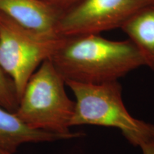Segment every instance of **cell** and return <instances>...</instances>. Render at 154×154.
I'll return each mask as SVG.
<instances>
[{
	"label": "cell",
	"mask_w": 154,
	"mask_h": 154,
	"mask_svg": "<svg viewBox=\"0 0 154 154\" xmlns=\"http://www.w3.org/2000/svg\"><path fill=\"white\" fill-rule=\"evenodd\" d=\"M65 82L100 84L119 81L145 66L130 41H113L100 34L63 36L49 58Z\"/></svg>",
	"instance_id": "cell-1"
},
{
	"label": "cell",
	"mask_w": 154,
	"mask_h": 154,
	"mask_svg": "<svg viewBox=\"0 0 154 154\" xmlns=\"http://www.w3.org/2000/svg\"><path fill=\"white\" fill-rule=\"evenodd\" d=\"M66 82L49 59L42 62L25 86L14 112L34 129L59 134L68 139L84 136L70 131L75 101L67 95Z\"/></svg>",
	"instance_id": "cell-2"
},
{
	"label": "cell",
	"mask_w": 154,
	"mask_h": 154,
	"mask_svg": "<svg viewBox=\"0 0 154 154\" xmlns=\"http://www.w3.org/2000/svg\"><path fill=\"white\" fill-rule=\"evenodd\" d=\"M65 82L75 96L71 127L92 125L117 128L131 145L138 147L154 141V125L128 112L119 81L100 84Z\"/></svg>",
	"instance_id": "cell-3"
},
{
	"label": "cell",
	"mask_w": 154,
	"mask_h": 154,
	"mask_svg": "<svg viewBox=\"0 0 154 154\" xmlns=\"http://www.w3.org/2000/svg\"><path fill=\"white\" fill-rule=\"evenodd\" d=\"M63 37L34 34L0 11V69L12 82L19 101L31 76L51 57Z\"/></svg>",
	"instance_id": "cell-4"
},
{
	"label": "cell",
	"mask_w": 154,
	"mask_h": 154,
	"mask_svg": "<svg viewBox=\"0 0 154 154\" xmlns=\"http://www.w3.org/2000/svg\"><path fill=\"white\" fill-rule=\"evenodd\" d=\"M154 0H80L63 11L58 25L61 36L100 34L121 28L136 11Z\"/></svg>",
	"instance_id": "cell-5"
},
{
	"label": "cell",
	"mask_w": 154,
	"mask_h": 154,
	"mask_svg": "<svg viewBox=\"0 0 154 154\" xmlns=\"http://www.w3.org/2000/svg\"><path fill=\"white\" fill-rule=\"evenodd\" d=\"M0 11L34 34L61 36L58 25L63 11L44 0H0Z\"/></svg>",
	"instance_id": "cell-6"
},
{
	"label": "cell",
	"mask_w": 154,
	"mask_h": 154,
	"mask_svg": "<svg viewBox=\"0 0 154 154\" xmlns=\"http://www.w3.org/2000/svg\"><path fill=\"white\" fill-rule=\"evenodd\" d=\"M68 138L61 135L34 129L14 112L0 106V148L15 153L25 143L54 142Z\"/></svg>",
	"instance_id": "cell-7"
},
{
	"label": "cell",
	"mask_w": 154,
	"mask_h": 154,
	"mask_svg": "<svg viewBox=\"0 0 154 154\" xmlns=\"http://www.w3.org/2000/svg\"><path fill=\"white\" fill-rule=\"evenodd\" d=\"M154 72V2L142 7L121 28Z\"/></svg>",
	"instance_id": "cell-8"
},
{
	"label": "cell",
	"mask_w": 154,
	"mask_h": 154,
	"mask_svg": "<svg viewBox=\"0 0 154 154\" xmlns=\"http://www.w3.org/2000/svg\"><path fill=\"white\" fill-rule=\"evenodd\" d=\"M18 103L19 99L12 82L0 69V106L14 112Z\"/></svg>",
	"instance_id": "cell-9"
},
{
	"label": "cell",
	"mask_w": 154,
	"mask_h": 154,
	"mask_svg": "<svg viewBox=\"0 0 154 154\" xmlns=\"http://www.w3.org/2000/svg\"><path fill=\"white\" fill-rule=\"evenodd\" d=\"M62 11L70 8L80 0H44Z\"/></svg>",
	"instance_id": "cell-10"
},
{
	"label": "cell",
	"mask_w": 154,
	"mask_h": 154,
	"mask_svg": "<svg viewBox=\"0 0 154 154\" xmlns=\"http://www.w3.org/2000/svg\"><path fill=\"white\" fill-rule=\"evenodd\" d=\"M140 148L143 154H154V141L143 144Z\"/></svg>",
	"instance_id": "cell-11"
},
{
	"label": "cell",
	"mask_w": 154,
	"mask_h": 154,
	"mask_svg": "<svg viewBox=\"0 0 154 154\" xmlns=\"http://www.w3.org/2000/svg\"><path fill=\"white\" fill-rule=\"evenodd\" d=\"M0 154H15V153H11V152H9L8 151H6V150L2 149L0 148Z\"/></svg>",
	"instance_id": "cell-12"
}]
</instances>
